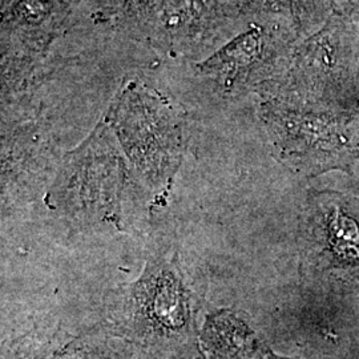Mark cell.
Instances as JSON below:
<instances>
[{"label":"cell","instance_id":"obj_1","mask_svg":"<svg viewBox=\"0 0 359 359\" xmlns=\"http://www.w3.org/2000/svg\"><path fill=\"white\" fill-rule=\"evenodd\" d=\"M111 105V124L132 163L149 179L167 177L182 154V129L176 111L160 92L130 80Z\"/></svg>","mask_w":359,"mask_h":359},{"label":"cell","instance_id":"obj_2","mask_svg":"<svg viewBox=\"0 0 359 359\" xmlns=\"http://www.w3.org/2000/svg\"><path fill=\"white\" fill-rule=\"evenodd\" d=\"M84 16L67 0H1L3 88L26 76Z\"/></svg>","mask_w":359,"mask_h":359},{"label":"cell","instance_id":"obj_3","mask_svg":"<svg viewBox=\"0 0 359 359\" xmlns=\"http://www.w3.org/2000/svg\"><path fill=\"white\" fill-rule=\"evenodd\" d=\"M236 18L226 0H164L167 59L204 60L224 46Z\"/></svg>","mask_w":359,"mask_h":359},{"label":"cell","instance_id":"obj_4","mask_svg":"<svg viewBox=\"0 0 359 359\" xmlns=\"http://www.w3.org/2000/svg\"><path fill=\"white\" fill-rule=\"evenodd\" d=\"M309 224L318 264L359 283V203L339 194L318 196Z\"/></svg>","mask_w":359,"mask_h":359},{"label":"cell","instance_id":"obj_5","mask_svg":"<svg viewBox=\"0 0 359 359\" xmlns=\"http://www.w3.org/2000/svg\"><path fill=\"white\" fill-rule=\"evenodd\" d=\"M86 13L105 32L167 59L164 0H92Z\"/></svg>","mask_w":359,"mask_h":359},{"label":"cell","instance_id":"obj_6","mask_svg":"<svg viewBox=\"0 0 359 359\" xmlns=\"http://www.w3.org/2000/svg\"><path fill=\"white\" fill-rule=\"evenodd\" d=\"M270 41L264 29L255 28L221 46L204 60L191 65L189 81H197L204 90L229 92L243 86L270 55Z\"/></svg>","mask_w":359,"mask_h":359},{"label":"cell","instance_id":"obj_7","mask_svg":"<svg viewBox=\"0 0 359 359\" xmlns=\"http://www.w3.org/2000/svg\"><path fill=\"white\" fill-rule=\"evenodd\" d=\"M60 359H152L136 345L115 342L109 338L86 339L65 351Z\"/></svg>","mask_w":359,"mask_h":359},{"label":"cell","instance_id":"obj_8","mask_svg":"<svg viewBox=\"0 0 359 359\" xmlns=\"http://www.w3.org/2000/svg\"><path fill=\"white\" fill-rule=\"evenodd\" d=\"M67 1L74 4L75 7L80 8V10H84V11L87 10V7L92 3V0H67Z\"/></svg>","mask_w":359,"mask_h":359}]
</instances>
